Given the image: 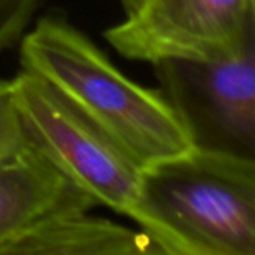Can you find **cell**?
Masks as SVG:
<instances>
[{"instance_id": "6da1fadb", "label": "cell", "mask_w": 255, "mask_h": 255, "mask_svg": "<svg viewBox=\"0 0 255 255\" xmlns=\"http://www.w3.org/2000/svg\"><path fill=\"white\" fill-rule=\"evenodd\" d=\"M18 46L21 70L52 87L142 169L179 157L199 143L190 120L163 88L131 81L67 19L37 18Z\"/></svg>"}, {"instance_id": "7a4b0ae2", "label": "cell", "mask_w": 255, "mask_h": 255, "mask_svg": "<svg viewBox=\"0 0 255 255\" xmlns=\"http://www.w3.org/2000/svg\"><path fill=\"white\" fill-rule=\"evenodd\" d=\"M140 230L163 255H255V161L197 143L143 169Z\"/></svg>"}, {"instance_id": "3957f363", "label": "cell", "mask_w": 255, "mask_h": 255, "mask_svg": "<svg viewBox=\"0 0 255 255\" xmlns=\"http://www.w3.org/2000/svg\"><path fill=\"white\" fill-rule=\"evenodd\" d=\"M27 140L96 205L142 223L143 169L40 78H12Z\"/></svg>"}, {"instance_id": "277c9868", "label": "cell", "mask_w": 255, "mask_h": 255, "mask_svg": "<svg viewBox=\"0 0 255 255\" xmlns=\"http://www.w3.org/2000/svg\"><path fill=\"white\" fill-rule=\"evenodd\" d=\"M103 36L133 61H206L254 40L255 0H145Z\"/></svg>"}, {"instance_id": "5b68a950", "label": "cell", "mask_w": 255, "mask_h": 255, "mask_svg": "<svg viewBox=\"0 0 255 255\" xmlns=\"http://www.w3.org/2000/svg\"><path fill=\"white\" fill-rule=\"evenodd\" d=\"M154 67L161 88L184 111L196 136L205 128L218 139L217 146L254 155L255 39L212 60Z\"/></svg>"}, {"instance_id": "8992f818", "label": "cell", "mask_w": 255, "mask_h": 255, "mask_svg": "<svg viewBox=\"0 0 255 255\" xmlns=\"http://www.w3.org/2000/svg\"><path fill=\"white\" fill-rule=\"evenodd\" d=\"M94 206L28 142L0 166V250L51 215Z\"/></svg>"}, {"instance_id": "52a82bcc", "label": "cell", "mask_w": 255, "mask_h": 255, "mask_svg": "<svg viewBox=\"0 0 255 255\" xmlns=\"http://www.w3.org/2000/svg\"><path fill=\"white\" fill-rule=\"evenodd\" d=\"M140 230L90 215L88 209L63 211L40 221L9 244L0 255H158Z\"/></svg>"}, {"instance_id": "ba28073f", "label": "cell", "mask_w": 255, "mask_h": 255, "mask_svg": "<svg viewBox=\"0 0 255 255\" xmlns=\"http://www.w3.org/2000/svg\"><path fill=\"white\" fill-rule=\"evenodd\" d=\"M27 143L12 79L0 78V166L13 158Z\"/></svg>"}, {"instance_id": "9c48e42d", "label": "cell", "mask_w": 255, "mask_h": 255, "mask_svg": "<svg viewBox=\"0 0 255 255\" xmlns=\"http://www.w3.org/2000/svg\"><path fill=\"white\" fill-rule=\"evenodd\" d=\"M43 0H0V54L19 43Z\"/></svg>"}, {"instance_id": "30bf717a", "label": "cell", "mask_w": 255, "mask_h": 255, "mask_svg": "<svg viewBox=\"0 0 255 255\" xmlns=\"http://www.w3.org/2000/svg\"><path fill=\"white\" fill-rule=\"evenodd\" d=\"M118 1H120V4H121V7H123L124 13H126V15H130V13L136 12V10L142 6V3H143L145 0H118Z\"/></svg>"}]
</instances>
